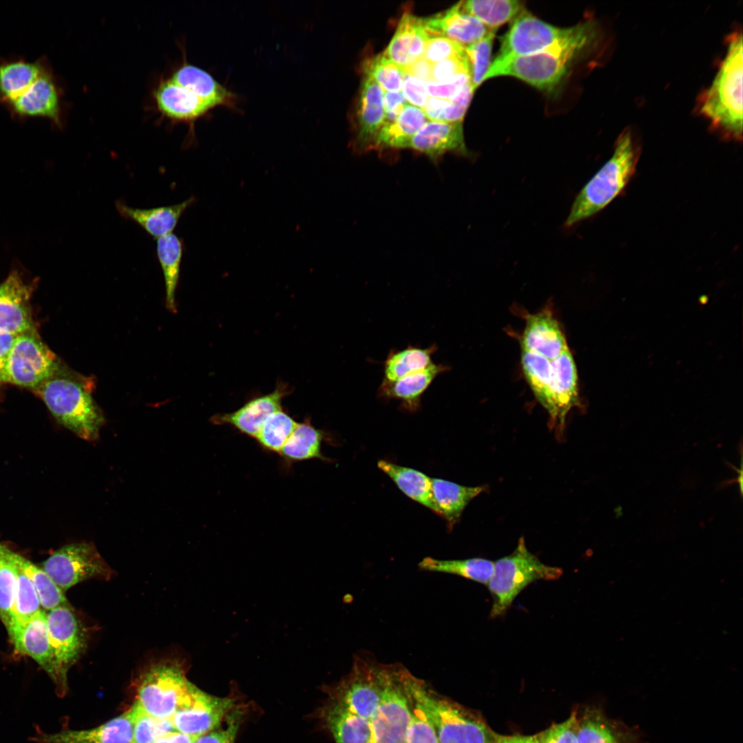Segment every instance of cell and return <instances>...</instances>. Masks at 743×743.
Returning <instances> with one entry per match:
<instances>
[{
  "label": "cell",
  "instance_id": "3",
  "mask_svg": "<svg viewBox=\"0 0 743 743\" xmlns=\"http://www.w3.org/2000/svg\"><path fill=\"white\" fill-rule=\"evenodd\" d=\"M403 684L431 722L440 743H496L498 735L478 713L441 694L407 668Z\"/></svg>",
  "mask_w": 743,
  "mask_h": 743
},
{
  "label": "cell",
  "instance_id": "46",
  "mask_svg": "<svg viewBox=\"0 0 743 743\" xmlns=\"http://www.w3.org/2000/svg\"><path fill=\"white\" fill-rule=\"evenodd\" d=\"M5 546L0 544V618L10 629L14 601L16 574L12 562L7 557Z\"/></svg>",
  "mask_w": 743,
  "mask_h": 743
},
{
  "label": "cell",
  "instance_id": "45",
  "mask_svg": "<svg viewBox=\"0 0 743 743\" xmlns=\"http://www.w3.org/2000/svg\"><path fill=\"white\" fill-rule=\"evenodd\" d=\"M364 72L365 74L370 76L383 89L388 91H401L403 69L383 53L369 59L364 66Z\"/></svg>",
  "mask_w": 743,
  "mask_h": 743
},
{
  "label": "cell",
  "instance_id": "10",
  "mask_svg": "<svg viewBox=\"0 0 743 743\" xmlns=\"http://www.w3.org/2000/svg\"><path fill=\"white\" fill-rule=\"evenodd\" d=\"M47 627L52 650L56 693L63 696L67 689L69 669L86 651L89 631L67 604L46 612Z\"/></svg>",
  "mask_w": 743,
  "mask_h": 743
},
{
  "label": "cell",
  "instance_id": "49",
  "mask_svg": "<svg viewBox=\"0 0 743 743\" xmlns=\"http://www.w3.org/2000/svg\"><path fill=\"white\" fill-rule=\"evenodd\" d=\"M464 54L462 45L444 36H433L428 39L422 57L433 65Z\"/></svg>",
  "mask_w": 743,
  "mask_h": 743
},
{
  "label": "cell",
  "instance_id": "37",
  "mask_svg": "<svg viewBox=\"0 0 743 743\" xmlns=\"http://www.w3.org/2000/svg\"><path fill=\"white\" fill-rule=\"evenodd\" d=\"M438 347L433 344L423 348L408 346L401 350H391L384 362V380L394 381L421 371L433 363L432 356Z\"/></svg>",
  "mask_w": 743,
  "mask_h": 743
},
{
  "label": "cell",
  "instance_id": "61",
  "mask_svg": "<svg viewBox=\"0 0 743 743\" xmlns=\"http://www.w3.org/2000/svg\"><path fill=\"white\" fill-rule=\"evenodd\" d=\"M619 743H623V742L621 741V742H620Z\"/></svg>",
  "mask_w": 743,
  "mask_h": 743
},
{
  "label": "cell",
  "instance_id": "57",
  "mask_svg": "<svg viewBox=\"0 0 743 743\" xmlns=\"http://www.w3.org/2000/svg\"><path fill=\"white\" fill-rule=\"evenodd\" d=\"M449 104V100L429 96L422 109L427 119L442 122L444 113Z\"/></svg>",
  "mask_w": 743,
  "mask_h": 743
},
{
  "label": "cell",
  "instance_id": "15",
  "mask_svg": "<svg viewBox=\"0 0 743 743\" xmlns=\"http://www.w3.org/2000/svg\"><path fill=\"white\" fill-rule=\"evenodd\" d=\"M237 707L233 698H219L197 688L188 702L171 718L175 731L200 736L224 722Z\"/></svg>",
  "mask_w": 743,
  "mask_h": 743
},
{
  "label": "cell",
  "instance_id": "13",
  "mask_svg": "<svg viewBox=\"0 0 743 743\" xmlns=\"http://www.w3.org/2000/svg\"><path fill=\"white\" fill-rule=\"evenodd\" d=\"M511 22L500 39L497 57L524 56L544 50L568 36L573 28L554 26L525 9Z\"/></svg>",
  "mask_w": 743,
  "mask_h": 743
},
{
  "label": "cell",
  "instance_id": "42",
  "mask_svg": "<svg viewBox=\"0 0 743 743\" xmlns=\"http://www.w3.org/2000/svg\"><path fill=\"white\" fill-rule=\"evenodd\" d=\"M578 743H619L614 726L597 710L588 709L577 723Z\"/></svg>",
  "mask_w": 743,
  "mask_h": 743
},
{
  "label": "cell",
  "instance_id": "7",
  "mask_svg": "<svg viewBox=\"0 0 743 743\" xmlns=\"http://www.w3.org/2000/svg\"><path fill=\"white\" fill-rule=\"evenodd\" d=\"M197 688L188 680L178 660H160L147 666L138 676L135 702L153 718L171 720Z\"/></svg>",
  "mask_w": 743,
  "mask_h": 743
},
{
  "label": "cell",
  "instance_id": "34",
  "mask_svg": "<svg viewBox=\"0 0 743 743\" xmlns=\"http://www.w3.org/2000/svg\"><path fill=\"white\" fill-rule=\"evenodd\" d=\"M427 122L421 108L407 104L395 122L383 126L373 148H408L411 139Z\"/></svg>",
  "mask_w": 743,
  "mask_h": 743
},
{
  "label": "cell",
  "instance_id": "9",
  "mask_svg": "<svg viewBox=\"0 0 743 743\" xmlns=\"http://www.w3.org/2000/svg\"><path fill=\"white\" fill-rule=\"evenodd\" d=\"M405 669L401 663H382L381 700L371 719V736L368 743H407L410 713L403 684Z\"/></svg>",
  "mask_w": 743,
  "mask_h": 743
},
{
  "label": "cell",
  "instance_id": "12",
  "mask_svg": "<svg viewBox=\"0 0 743 743\" xmlns=\"http://www.w3.org/2000/svg\"><path fill=\"white\" fill-rule=\"evenodd\" d=\"M63 591L90 579L109 580L115 572L90 543L62 547L42 564V568Z\"/></svg>",
  "mask_w": 743,
  "mask_h": 743
},
{
  "label": "cell",
  "instance_id": "41",
  "mask_svg": "<svg viewBox=\"0 0 743 743\" xmlns=\"http://www.w3.org/2000/svg\"><path fill=\"white\" fill-rule=\"evenodd\" d=\"M297 423L281 409L266 420L255 440L264 451L279 454Z\"/></svg>",
  "mask_w": 743,
  "mask_h": 743
},
{
  "label": "cell",
  "instance_id": "26",
  "mask_svg": "<svg viewBox=\"0 0 743 743\" xmlns=\"http://www.w3.org/2000/svg\"><path fill=\"white\" fill-rule=\"evenodd\" d=\"M428 39L423 18L407 12L383 54L403 69L423 56Z\"/></svg>",
  "mask_w": 743,
  "mask_h": 743
},
{
  "label": "cell",
  "instance_id": "30",
  "mask_svg": "<svg viewBox=\"0 0 743 743\" xmlns=\"http://www.w3.org/2000/svg\"><path fill=\"white\" fill-rule=\"evenodd\" d=\"M49 67L44 57L34 61L21 57L0 60V103L21 94Z\"/></svg>",
  "mask_w": 743,
  "mask_h": 743
},
{
  "label": "cell",
  "instance_id": "17",
  "mask_svg": "<svg viewBox=\"0 0 743 743\" xmlns=\"http://www.w3.org/2000/svg\"><path fill=\"white\" fill-rule=\"evenodd\" d=\"M290 394L288 386L280 383L271 393L252 398L233 412L215 414L211 420L215 424L229 425L255 439L266 420L282 409V400Z\"/></svg>",
  "mask_w": 743,
  "mask_h": 743
},
{
  "label": "cell",
  "instance_id": "55",
  "mask_svg": "<svg viewBox=\"0 0 743 743\" xmlns=\"http://www.w3.org/2000/svg\"><path fill=\"white\" fill-rule=\"evenodd\" d=\"M408 104L401 91L383 92L385 122L388 125L396 120L404 107Z\"/></svg>",
  "mask_w": 743,
  "mask_h": 743
},
{
  "label": "cell",
  "instance_id": "43",
  "mask_svg": "<svg viewBox=\"0 0 743 743\" xmlns=\"http://www.w3.org/2000/svg\"><path fill=\"white\" fill-rule=\"evenodd\" d=\"M496 30H491L480 41L465 47L471 85L475 91L483 82L491 63V56Z\"/></svg>",
  "mask_w": 743,
  "mask_h": 743
},
{
  "label": "cell",
  "instance_id": "1",
  "mask_svg": "<svg viewBox=\"0 0 743 743\" xmlns=\"http://www.w3.org/2000/svg\"><path fill=\"white\" fill-rule=\"evenodd\" d=\"M596 35L594 22L585 21L573 26L568 36L544 50L524 56L496 57L484 81L508 76L551 92L562 82L573 62L592 43Z\"/></svg>",
  "mask_w": 743,
  "mask_h": 743
},
{
  "label": "cell",
  "instance_id": "8",
  "mask_svg": "<svg viewBox=\"0 0 743 743\" xmlns=\"http://www.w3.org/2000/svg\"><path fill=\"white\" fill-rule=\"evenodd\" d=\"M382 663L369 652L353 656L349 673L327 688L329 700L351 712L371 720L380 705L382 695Z\"/></svg>",
  "mask_w": 743,
  "mask_h": 743
},
{
  "label": "cell",
  "instance_id": "48",
  "mask_svg": "<svg viewBox=\"0 0 743 743\" xmlns=\"http://www.w3.org/2000/svg\"><path fill=\"white\" fill-rule=\"evenodd\" d=\"M243 716L244 709L237 706L222 725L199 736L194 743H235Z\"/></svg>",
  "mask_w": 743,
  "mask_h": 743
},
{
  "label": "cell",
  "instance_id": "21",
  "mask_svg": "<svg viewBox=\"0 0 743 743\" xmlns=\"http://www.w3.org/2000/svg\"><path fill=\"white\" fill-rule=\"evenodd\" d=\"M153 97L158 111L174 122H192L211 109L198 96L171 78L160 81Z\"/></svg>",
  "mask_w": 743,
  "mask_h": 743
},
{
  "label": "cell",
  "instance_id": "28",
  "mask_svg": "<svg viewBox=\"0 0 743 743\" xmlns=\"http://www.w3.org/2000/svg\"><path fill=\"white\" fill-rule=\"evenodd\" d=\"M173 82L198 96L211 109L217 106L233 107L236 96L219 83L205 70L184 63L177 67L170 78Z\"/></svg>",
  "mask_w": 743,
  "mask_h": 743
},
{
  "label": "cell",
  "instance_id": "31",
  "mask_svg": "<svg viewBox=\"0 0 743 743\" xmlns=\"http://www.w3.org/2000/svg\"><path fill=\"white\" fill-rule=\"evenodd\" d=\"M431 483L436 514L445 520L449 530L458 523L469 502L486 490L484 485L466 486L439 478H431Z\"/></svg>",
  "mask_w": 743,
  "mask_h": 743
},
{
  "label": "cell",
  "instance_id": "59",
  "mask_svg": "<svg viewBox=\"0 0 743 743\" xmlns=\"http://www.w3.org/2000/svg\"><path fill=\"white\" fill-rule=\"evenodd\" d=\"M198 737L174 731L160 737L155 743H194Z\"/></svg>",
  "mask_w": 743,
  "mask_h": 743
},
{
  "label": "cell",
  "instance_id": "52",
  "mask_svg": "<svg viewBox=\"0 0 743 743\" xmlns=\"http://www.w3.org/2000/svg\"><path fill=\"white\" fill-rule=\"evenodd\" d=\"M474 90L471 84L466 86L458 94L449 99L442 122H462L463 118L470 104Z\"/></svg>",
  "mask_w": 743,
  "mask_h": 743
},
{
  "label": "cell",
  "instance_id": "5",
  "mask_svg": "<svg viewBox=\"0 0 743 743\" xmlns=\"http://www.w3.org/2000/svg\"><path fill=\"white\" fill-rule=\"evenodd\" d=\"M58 374L34 389V392L61 424L82 439L95 440L105 418L91 396L92 384L83 376Z\"/></svg>",
  "mask_w": 743,
  "mask_h": 743
},
{
  "label": "cell",
  "instance_id": "50",
  "mask_svg": "<svg viewBox=\"0 0 743 743\" xmlns=\"http://www.w3.org/2000/svg\"><path fill=\"white\" fill-rule=\"evenodd\" d=\"M463 74H470L466 53L433 64L431 81L448 83L455 80Z\"/></svg>",
  "mask_w": 743,
  "mask_h": 743
},
{
  "label": "cell",
  "instance_id": "11",
  "mask_svg": "<svg viewBox=\"0 0 743 743\" xmlns=\"http://www.w3.org/2000/svg\"><path fill=\"white\" fill-rule=\"evenodd\" d=\"M59 372L56 356L33 331L17 336L3 383L34 390Z\"/></svg>",
  "mask_w": 743,
  "mask_h": 743
},
{
  "label": "cell",
  "instance_id": "27",
  "mask_svg": "<svg viewBox=\"0 0 743 743\" xmlns=\"http://www.w3.org/2000/svg\"><path fill=\"white\" fill-rule=\"evenodd\" d=\"M195 201V198L191 197L177 204L139 208L129 206L123 200H118L115 206L121 217L136 222L149 235L158 239L172 233L182 214Z\"/></svg>",
  "mask_w": 743,
  "mask_h": 743
},
{
  "label": "cell",
  "instance_id": "6",
  "mask_svg": "<svg viewBox=\"0 0 743 743\" xmlns=\"http://www.w3.org/2000/svg\"><path fill=\"white\" fill-rule=\"evenodd\" d=\"M562 574L561 568L546 565L531 553L521 537L510 554L494 562L487 583L493 599L491 618L504 616L515 599L531 583L556 580Z\"/></svg>",
  "mask_w": 743,
  "mask_h": 743
},
{
  "label": "cell",
  "instance_id": "16",
  "mask_svg": "<svg viewBox=\"0 0 743 743\" xmlns=\"http://www.w3.org/2000/svg\"><path fill=\"white\" fill-rule=\"evenodd\" d=\"M32 286L17 271L0 283V329L15 335L36 331L30 300Z\"/></svg>",
  "mask_w": 743,
  "mask_h": 743
},
{
  "label": "cell",
  "instance_id": "14",
  "mask_svg": "<svg viewBox=\"0 0 743 743\" xmlns=\"http://www.w3.org/2000/svg\"><path fill=\"white\" fill-rule=\"evenodd\" d=\"M63 93L50 67L24 92L5 105L16 119L43 118L63 126Z\"/></svg>",
  "mask_w": 743,
  "mask_h": 743
},
{
  "label": "cell",
  "instance_id": "20",
  "mask_svg": "<svg viewBox=\"0 0 743 743\" xmlns=\"http://www.w3.org/2000/svg\"><path fill=\"white\" fill-rule=\"evenodd\" d=\"M521 348L554 359L568 346L558 321L550 311L543 310L528 315Z\"/></svg>",
  "mask_w": 743,
  "mask_h": 743
},
{
  "label": "cell",
  "instance_id": "53",
  "mask_svg": "<svg viewBox=\"0 0 743 743\" xmlns=\"http://www.w3.org/2000/svg\"><path fill=\"white\" fill-rule=\"evenodd\" d=\"M471 84L469 74H463L455 80L448 83L426 82L429 96L449 100L458 94L466 86Z\"/></svg>",
  "mask_w": 743,
  "mask_h": 743
},
{
  "label": "cell",
  "instance_id": "40",
  "mask_svg": "<svg viewBox=\"0 0 743 743\" xmlns=\"http://www.w3.org/2000/svg\"><path fill=\"white\" fill-rule=\"evenodd\" d=\"M10 557L28 577L37 592L41 606L47 611L67 604L64 592L41 568L8 548Z\"/></svg>",
  "mask_w": 743,
  "mask_h": 743
},
{
  "label": "cell",
  "instance_id": "39",
  "mask_svg": "<svg viewBox=\"0 0 743 743\" xmlns=\"http://www.w3.org/2000/svg\"><path fill=\"white\" fill-rule=\"evenodd\" d=\"M5 552L14 566L16 574V588L14 601L12 611V621L10 634L14 629L24 625L42 610L37 592L28 577L19 566L10 557L8 548L5 546Z\"/></svg>",
  "mask_w": 743,
  "mask_h": 743
},
{
  "label": "cell",
  "instance_id": "18",
  "mask_svg": "<svg viewBox=\"0 0 743 743\" xmlns=\"http://www.w3.org/2000/svg\"><path fill=\"white\" fill-rule=\"evenodd\" d=\"M133 729V711L131 707L97 727L54 733L38 732L34 740L39 743H131Z\"/></svg>",
  "mask_w": 743,
  "mask_h": 743
},
{
  "label": "cell",
  "instance_id": "56",
  "mask_svg": "<svg viewBox=\"0 0 743 743\" xmlns=\"http://www.w3.org/2000/svg\"><path fill=\"white\" fill-rule=\"evenodd\" d=\"M17 336L0 329V383L4 382L8 358Z\"/></svg>",
  "mask_w": 743,
  "mask_h": 743
},
{
  "label": "cell",
  "instance_id": "32",
  "mask_svg": "<svg viewBox=\"0 0 743 743\" xmlns=\"http://www.w3.org/2000/svg\"><path fill=\"white\" fill-rule=\"evenodd\" d=\"M330 440L329 434L314 427L310 418H307L302 422L297 423L279 455L286 467L312 459L330 462L331 460L324 456L321 451L323 442Z\"/></svg>",
  "mask_w": 743,
  "mask_h": 743
},
{
  "label": "cell",
  "instance_id": "35",
  "mask_svg": "<svg viewBox=\"0 0 743 743\" xmlns=\"http://www.w3.org/2000/svg\"><path fill=\"white\" fill-rule=\"evenodd\" d=\"M184 251L182 239L169 233L156 239V255L161 266L165 284L166 305L171 312H176L175 292Z\"/></svg>",
  "mask_w": 743,
  "mask_h": 743
},
{
  "label": "cell",
  "instance_id": "23",
  "mask_svg": "<svg viewBox=\"0 0 743 743\" xmlns=\"http://www.w3.org/2000/svg\"><path fill=\"white\" fill-rule=\"evenodd\" d=\"M448 367L442 364L433 363L427 368L394 381L383 380L378 396L386 400L400 401V407L406 411L414 413L421 407V398L433 381Z\"/></svg>",
  "mask_w": 743,
  "mask_h": 743
},
{
  "label": "cell",
  "instance_id": "58",
  "mask_svg": "<svg viewBox=\"0 0 743 743\" xmlns=\"http://www.w3.org/2000/svg\"><path fill=\"white\" fill-rule=\"evenodd\" d=\"M432 64L421 57L409 67L403 69L404 72L424 82L431 81Z\"/></svg>",
  "mask_w": 743,
  "mask_h": 743
},
{
  "label": "cell",
  "instance_id": "4",
  "mask_svg": "<svg viewBox=\"0 0 743 743\" xmlns=\"http://www.w3.org/2000/svg\"><path fill=\"white\" fill-rule=\"evenodd\" d=\"M639 155L640 147L631 131L624 130L616 140L612 157L575 197L565 226H572L596 215L618 196L633 177Z\"/></svg>",
  "mask_w": 743,
  "mask_h": 743
},
{
  "label": "cell",
  "instance_id": "54",
  "mask_svg": "<svg viewBox=\"0 0 743 743\" xmlns=\"http://www.w3.org/2000/svg\"><path fill=\"white\" fill-rule=\"evenodd\" d=\"M401 91L407 102L421 109L429 96L426 82L405 72H404Z\"/></svg>",
  "mask_w": 743,
  "mask_h": 743
},
{
  "label": "cell",
  "instance_id": "29",
  "mask_svg": "<svg viewBox=\"0 0 743 743\" xmlns=\"http://www.w3.org/2000/svg\"><path fill=\"white\" fill-rule=\"evenodd\" d=\"M319 715L336 743H368L371 720L360 717L329 699L321 708Z\"/></svg>",
  "mask_w": 743,
  "mask_h": 743
},
{
  "label": "cell",
  "instance_id": "33",
  "mask_svg": "<svg viewBox=\"0 0 743 743\" xmlns=\"http://www.w3.org/2000/svg\"><path fill=\"white\" fill-rule=\"evenodd\" d=\"M377 466L405 495L436 514L431 478L420 471L386 460H378Z\"/></svg>",
  "mask_w": 743,
  "mask_h": 743
},
{
  "label": "cell",
  "instance_id": "47",
  "mask_svg": "<svg viewBox=\"0 0 743 743\" xmlns=\"http://www.w3.org/2000/svg\"><path fill=\"white\" fill-rule=\"evenodd\" d=\"M405 691L408 697L410 713L407 729V743H440L431 722L421 707L406 690Z\"/></svg>",
  "mask_w": 743,
  "mask_h": 743
},
{
  "label": "cell",
  "instance_id": "38",
  "mask_svg": "<svg viewBox=\"0 0 743 743\" xmlns=\"http://www.w3.org/2000/svg\"><path fill=\"white\" fill-rule=\"evenodd\" d=\"M462 6L492 30L513 21L524 10L523 3L515 0H469L462 1Z\"/></svg>",
  "mask_w": 743,
  "mask_h": 743
},
{
  "label": "cell",
  "instance_id": "36",
  "mask_svg": "<svg viewBox=\"0 0 743 743\" xmlns=\"http://www.w3.org/2000/svg\"><path fill=\"white\" fill-rule=\"evenodd\" d=\"M493 566V561L478 557L439 559L427 557L418 563L419 568L424 571L454 574L482 584L488 583Z\"/></svg>",
  "mask_w": 743,
  "mask_h": 743
},
{
  "label": "cell",
  "instance_id": "60",
  "mask_svg": "<svg viewBox=\"0 0 743 743\" xmlns=\"http://www.w3.org/2000/svg\"><path fill=\"white\" fill-rule=\"evenodd\" d=\"M496 743H539L535 735V736H525V735H512V736H502L497 735Z\"/></svg>",
  "mask_w": 743,
  "mask_h": 743
},
{
  "label": "cell",
  "instance_id": "44",
  "mask_svg": "<svg viewBox=\"0 0 743 743\" xmlns=\"http://www.w3.org/2000/svg\"><path fill=\"white\" fill-rule=\"evenodd\" d=\"M131 743H155L160 737L175 731L171 720H160L146 713L136 702Z\"/></svg>",
  "mask_w": 743,
  "mask_h": 743
},
{
  "label": "cell",
  "instance_id": "25",
  "mask_svg": "<svg viewBox=\"0 0 743 743\" xmlns=\"http://www.w3.org/2000/svg\"><path fill=\"white\" fill-rule=\"evenodd\" d=\"M9 635L15 651L33 658L52 680L54 665L47 632L46 612L42 610L26 623L12 630Z\"/></svg>",
  "mask_w": 743,
  "mask_h": 743
},
{
  "label": "cell",
  "instance_id": "51",
  "mask_svg": "<svg viewBox=\"0 0 743 743\" xmlns=\"http://www.w3.org/2000/svg\"><path fill=\"white\" fill-rule=\"evenodd\" d=\"M578 719L575 713L563 722L554 724L535 735L539 743H578Z\"/></svg>",
  "mask_w": 743,
  "mask_h": 743
},
{
  "label": "cell",
  "instance_id": "2",
  "mask_svg": "<svg viewBox=\"0 0 743 743\" xmlns=\"http://www.w3.org/2000/svg\"><path fill=\"white\" fill-rule=\"evenodd\" d=\"M726 53L710 87L699 97L698 111L722 138H742V35L727 39Z\"/></svg>",
  "mask_w": 743,
  "mask_h": 743
},
{
  "label": "cell",
  "instance_id": "19",
  "mask_svg": "<svg viewBox=\"0 0 743 743\" xmlns=\"http://www.w3.org/2000/svg\"><path fill=\"white\" fill-rule=\"evenodd\" d=\"M423 20L429 39L444 36L464 47L480 41L492 30L465 12L462 1L444 12Z\"/></svg>",
  "mask_w": 743,
  "mask_h": 743
},
{
  "label": "cell",
  "instance_id": "24",
  "mask_svg": "<svg viewBox=\"0 0 743 743\" xmlns=\"http://www.w3.org/2000/svg\"><path fill=\"white\" fill-rule=\"evenodd\" d=\"M383 89L365 74L357 111V144L360 149L373 148L385 122Z\"/></svg>",
  "mask_w": 743,
  "mask_h": 743
},
{
  "label": "cell",
  "instance_id": "22",
  "mask_svg": "<svg viewBox=\"0 0 743 743\" xmlns=\"http://www.w3.org/2000/svg\"><path fill=\"white\" fill-rule=\"evenodd\" d=\"M408 148L423 153L434 161L449 151L468 155L462 122H427L411 139Z\"/></svg>",
  "mask_w": 743,
  "mask_h": 743
}]
</instances>
